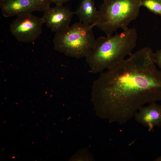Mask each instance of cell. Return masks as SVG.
I'll return each instance as SVG.
<instances>
[{
  "mask_svg": "<svg viewBox=\"0 0 161 161\" xmlns=\"http://www.w3.org/2000/svg\"><path fill=\"white\" fill-rule=\"evenodd\" d=\"M154 54L143 47L94 81L92 95L111 120L124 124L145 104L161 100V72Z\"/></svg>",
  "mask_w": 161,
  "mask_h": 161,
  "instance_id": "cell-1",
  "label": "cell"
},
{
  "mask_svg": "<svg viewBox=\"0 0 161 161\" xmlns=\"http://www.w3.org/2000/svg\"><path fill=\"white\" fill-rule=\"evenodd\" d=\"M121 33L114 36L100 37L86 57V61L93 74L112 68L131 55L137 40V30L126 27Z\"/></svg>",
  "mask_w": 161,
  "mask_h": 161,
  "instance_id": "cell-2",
  "label": "cell"
},
{
  "mask_svg": "<svg viewBox=\"0 0 161 161\" xmlns=\"http://www.w3.org/2000/svg\"><path fill=\"white\" fill-rule=\"evenodd\" d=\"M96 24L75 22L56 32L53 39L54 49L72 58H85L96 43L92 30Z\"/></svg>",
  "mask_w": 161,
  "mask_h": 161,
  "instance_id": "cell-3",
  "label": "cell"
},
{
  "mask_svg": "<svg viewBox=\"0 0 161 161\" xmlns=\"http://www.w3.org/2000/svg\"><path fill=\"white\" fill-rule=\"evenodd\" d=\"M141 6L140 0H103L98 10L96 26L111 36L136 19Z\"/></svg>",
  "mask_w": 161,
  "mask_h": 161,
  "instance_id": "cell-4",
  "label": "cell"
},
{
  "mask_svg": "<svg viewBox=\"0 0 161 161\" xmlns=\"http://www.w3.org/2000/svg\"><path fill=\"white\" fill-rule=\"evenodd\" d=\"M43 19L27 13L17 16L10 26L12 35L18 41L28 43L33 42L39 37L42 32Z\"/></svg>",
  "mask_w": 161,
  "mask_h": 161,
  "instance_id": "cell-5",
  "label": "cell"
},
{
  "mask_svg": "<svg viewBox=\"0 0 161 161\" xmlns=\"http://www.w3.org/2000/svg\"><path fill=\"white\" fill-rule=\"evenodd\" d=\"M50 4L48 0H0L2 14L6 18L43 11Z\"/></svg>",
  "mask_w": 161,
  "mask_h": 161,
  "instance_id": "cell-6",
  "label": "cell"
},
{
  "mask_svg": "<svg viewBox=\"0 0 161 161\" xmlns=\"http://www.w3.org/2000/svg\"><path fill=\"white\" fill-rule=\"evenodd\" d=\"M44 23L51 30L54 32L60 31L69 26L75 12L71 11L63 5H56L54 7L50 6L43 11Z\"/></svg>",
  "mask_w": 161,
  "mask_h": 161,
  "instance_id": "cell-7",
  "label": "cell"
},
{
  "mask_svg": "<svg viewBox=\"0 0 161 161\" xmlns=\"http://www.w3.org/2000/svg\"><path fill=\"white\" fill-rule=\"evenodd\" d=\"M134 117L137 123L148 128L149 131H153L155 127L161 126V105L155 102L143 106Z\"/></svg>",
  "mask_w": 161,
  "mask_h": 161,
  "instance_id": "cell-8",
  "label": "cell"
},
{
  "mask_svg": "<svg viewBox=\"0 0 161 161\" xmlns=\"http://www.w3.org/2000/svg\"><path fill=\"white\" fill-rule=\"evenodd\" d=\"M80 3L75 14L78 17L79 22L91 24L95 22L97 15L94 0H80Z\"/></svg>",
  "mask_w": 161,
  "mask_h": 161,
  "instance_id": "cell-9",
  "label": "cell"
},
{
  "mask_svg": "<svg viewBox=\"0 0 161 161\" xmlns=\"http://www.w3.org/2000/svg\"><path fill=\"white\" fill-rule=\"evenodd\" d=\"M140 5L154 13L161 16V0H140Z\"/></svg>",
  "mask_w": 161,
  "mask_h": 161,
  "instance_id": "cell-10",
  "label": "cell"
},
{
  "mask_svg": "<svg viewBox=\"0 0 161 161\" xmlns=\"http://www.w3.org/2000/svg\"><path fill=\"white\" fill-rule=\"evenodd\" d=\"M154 62L160 69L161 72V48L154 54Z\"/></svg>",
  "mask_w": 161,
  "mask_h": 161,
  "instance_id": "cell-11",
  "label": "cell"
},
{
  "mask_svg": "<svg viewBox=\"0 0 161 161\" xmlns=\"http://www.w3.org/2000/svg\"><path fill=\"white\" fill-rule=\"evenodd\" d=\"M70 0H48L51 4L52 3L56 5H63Z\"/></svg>",
  "mask_w": 161,
  "mask_h": 161,
  "instance_id": "cell-12",
  "label": "cell"
},
{
  "mask_svg": "<svg viewBox=\"0 0 161 161\" xmlns=\"http://www.w3.org/2000/svg\"><path fill=\"white\" fill-rule=\"evenodd\" d=\"M157 160H161V157H159L158 158V159H157Z\"/></svg>",
  "mask_w": 161,
  "mask_h": 161,
  "instance_id": "cell-13",
  "label": "cell"
}]
</instances>
